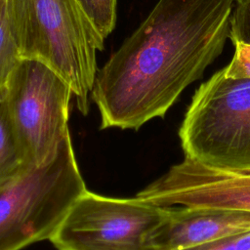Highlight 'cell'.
I'll return each instance as SVG.
<instances>
[{
  "label": "cell",
  "instance_id": "1",
  "mask_svg": "<svg viewBox=\"0 0 250 250\" xmlns=\"http://www.w3.org/2000/svg\"><path fill=\"white\" fill-rule=\"evenodd\" d=\"M234 0H158L98 69L91 98L101 128L138 130L164 117L223 52Z\"/></svg>",
  "mask_w": 250,
  "mask_h": 250
},
{
  "label": "cell",
  "instance_id": "14",
  "mask_svg": "<svg viewBox=\"0 0 250 250\" xmlns=\"http://www.w3.org/2000/svg\"><path fill=\"white\" fill-rule=\"evenodd\" d=\"M185 250H250V231Z\"/></svg>",
  "mask_w": 250,
  "mask_h": 250
},
{
  "label": "cell",
  "instance_id": "5",
  "mask_svg": "<svg viewBox=\"0 0 250 250\" xmlns=\"http://www.w3.org/2000/svg\"><path fill=\"white\" fill-rule=\"evenodd\" d=\"M71 96L68 84L41 62L21 59L12 71L3 97L30 167L52 157L69 134Z\"/></svg>",
  "mask_w": 250,
  "mask_h": 250
},
{
  "label": "cell",
  "instance_id": "3",
  "mask_svg": "<svg viewBox=\"0 0 250 250\" xmlns=\"http://www.w3.org/2000/svg\"><path fill=\"white\" fill-rule=\"evenodd\" d=\"M86 190L67 134L47 161L0 186V250L50 239Z\"/></svg>",
  "mask_w": 250,
  "mask_h": 250
},
{
  "label": "cell",
  "instance_id": "11",
  "mask_svg": "<svg viewBox=\"0 0 250 250\" xmlns=\"http://www.w3.org/2000/svg\"><path fill=\"white\" fill-rule=\"evenodd\" d=\"M95 28L105 39L114 29L117 0H77Z\"/></svg>",
  "mask_w": 250,
  "mask_h": 250
},
{
  "label": "cell",
  "instance_id": "2",
  "mask_svg": "<svg viewBox=\"0 0 250 250\" xmlns=\"http://www.w3.org/2000/svg\"><path fill=\"white\" fill-rule=\"evenodd\" d=\"M6 7L21 59L51 67L87 114L99 69L97 53L104 49L105 39L77 0H6Z\"/></svg>",
  "mask_w": 250,
  "mask_h": 250
},
{
  "label": "cell",
  "instance_id": "7",
  "mask_svg": "<svg viewBox=\"0 0 250 250\" xmlns=\"http://www.w3.org/2000/svg\"><path fill=\"white\" fill-rule=\"evenodd\" d=\"M136 197L160 207H219L250 212V171L212 169L185 157Z\"/></svg>",
  "mask_w": 250,
  "mask_h": 250
},
{
  "label": "cell",
  "instance_id": "8",
  "mask_svg": "<svg viewBox=\"0 0 250 250\" xmlns=\"http://www.w3.org/2000/svg\"><path fill=\"white\" fill-rule=\"evenodd\" d=\"M250 231V212L219 207H167L152 234L155 250H185Z\"/></svg>",
  "mask_w": 250,
  "mask_h": 250
},
{
  "label": "cell",
  "instance_id": "4",
  "mask_svg": "<svg viewBox=\"0 0 250 250\" xmlns=\"http://www.w3.org/2000/svg\"><path fill=\"white\" fill-rule=\"evenodd\" d=\"M185 157L222 171H250V78L224 67L192 96L179 130Z\"/></svg>",
  "mask_w": 250,
  "mask_h": 250
},
{
  "label": "cell",
  "instance_id": "13",
  "mask_svg": "<svg viewBox=\"0 0 250 250\" xmlns=\"http://www.w3.org/2000/svg\"><path fill=\"white\" fill-rule=\"evenodd\" d=\"M233 46L232 59L224 67L226 75L233 78H250V44L235 42Z\"/></svg>",
  "mask_w": 250,
  "mask_h": 250
},
{
  "label": "cell",
  "instance_id": "6",
  "mask_svg": "<svg viewBox=\"0 0 250 250\" xmlns=\"http://www.w3.org/2000/svg\"><path fill=\"white\" fill-rule=\"evenodd\" d=\"M167 207L86 190L49 239L57 250H155L152 234Z\"/></svg>",
  "mask_w": 250,
  "mask_h": 250
},
{
  "label": "cell",
  "instance_id": "9",
  "mask_svg": "<svg viewBox=\"0 0 250 250\" xmlns=\"http://www.w3.org/2000/svg\"><path fill=\"white\" fill-rule=\"evenodd\" d=\"M3 92L0 93V186L30 168L10 119Z\"/></svg>",
  "mask_w": 250,
  "mask_h": 250
},
{
  "label": "cell",
  "instance_id": "12",
  "mask_svg": "<svg viewBox=\"0 0 250 250\" xmlns=\"http://www.w3.org/2000/svg\"><path fill=\"white\" fill-rule=\"evenodd\" d=\"M229 38L232 44L235 42L250 44V0L235 2L229 20Z\"/></svg>",
  "mask_w": 250,
  "mask_h": 250
},
{
  "label": "cell",
  "instance_id": "10",
  "mask_svg": "<svg viewBox=\"0 0 250 250\" xmlns=\"http://www.w3.org/2000/svg\"><path fill=\"white\" fill-rule=\"evenodd\" d=\"M21 60L18 47L10 25L6 0H0V93Z\"/></svg>",
  "mask_w": 250,
  "mask_h": 250
}]
</instances>
